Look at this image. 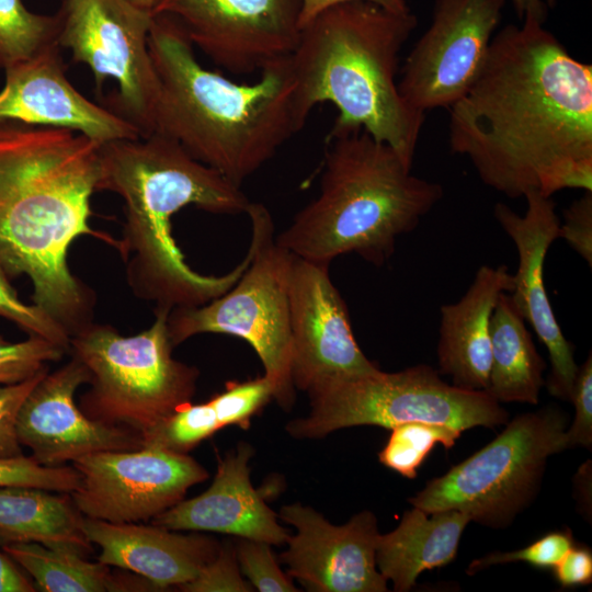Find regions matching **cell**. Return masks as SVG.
<instances>
[{
	"instance_id": "obj_1",
	"label": "cell",
	"mask_w": 592,
	"mask_h": 592,
	"mask_svg": "<svg viewBox=\"0 0 592 592\" xmlns=\"http://www.w3.org/2000/svg\"><path fill=\"white\" fill-rule=\"evenodd\" d=\"M448 143L510 198L592 191V66L527 18L499 30L449 109Z\"/></svg>"
},
{
	"instance_id": "obj_2",
	"label": "cell",
	"mask_w": 592,
	"mask_h": 592,
	"mask_svg": "<svg viewBox=\"0 0 592 592\" xmlns=\"http://www.w3.org/2000/svg\"><path fill=\"white\" fill-rule=\"evenodd\" d=\"M100 146L66 128L0 119V267L32 281L33 303L69 337L92 322L94 294L68 266L79 236L118 242L89 227Z\"/></svg>"
},
{
	"instance_id": "obj_3",
	"label": "cell",
	"mask_w": 592,
	"mask_h": 592,
	"mask_svg": "<svg viewBox=\"0 0 592 592\" xmlns=\"http://www.w3.org/2000/svg\"><path fill=\"white\" fill-rule=\"evenodd\" d=\"M124 202L125 225L117 249L134 294L156 308L203 305L230 288L249 255L221 276L203 275L186 262L172 236V216L193 205L213 214L247 213L240 186L191 157L159 133L101 144L96 191Z\"/></svg>"
},
{
	"instance_id": "obj_4",
	"label": "cell",
	"mask_w": 592,
	"mask_h": 592,
	"mask_svg": "<svg viewBox=\"0 0 592 592\" xmlns=\"http://www.w3.org/2000/svg\"><path fill=\"white\" fill-rule=\"evenodd\" d=\"M148 44L159 78L155 133L231 183L241 187L304 127L291 55L239 83L203 67L168 14H153Z\"/></svg>"
},
{
	"instance_id": "obj_5",
	"label": "cell",
	"mask_w": 592,
	"mask_h": 592,
	"mask_svg": "<svg viewBox=\"0 0 592 592\" xmlns=\"http://www.w3.org/2000/svg\"><path fill=\"white\" fill-rule=\"evenodd\" d=\"M417 24L411 10L366 1L337 4L305 24L291 54L303 113L332 103L338 116L330 134L363 129L412 168L425 113L401 96L397 73Z\"/></svg>"
},
{
	"instance_id": "obj_6",
	"label": "cell",
	"mask_w": 592,
	"mask_h": 592,
	"mask_svg": "<svg viewBox=\"0 0 592 592\" xmlns=\"http://www.w3.org/2000/svg\"><path fill=\"white\" fill-rule=\"evenodd\" d=\"M442 196L441 184L414 175L390 146L365 130L329 134L319 193L275 242L311 262L330 264L355 253L379 266Z\"/></svg>"
},
{
	"instance_id": "obj_7",
	"label": "cell",
	"mask_w": 592,
	"mask_h": 592,
	"mask_svg": "<svg viewBox=\"0 0 592 592\" xmlns=\"http://www.w3.org/2000/svg\"><path fill=\"white\" fill-rule=\"evenodd\" d=\"M169 312L155 308L151 326L136 335L92 321L70 337L68 352L90 373L78 403L89 419L143 435L191 402L200 371L172 356Z\"/></svg>"
},
{
	"instance_id": "obj_8",
	"label": "cell",
	"mask_w": 592,
	"mask_h": 592,
	"mask_svg": "<svg viewBox=\"0 0 592 592\" xmlns=\"http://www.w3.org/2000/svg\"><path fill=\"white\" fill-rule=\"evenodd\" d=\"M246 214L251 221V242L244 271L214 299L171 309L168 331L173 346L202 333L244 340L275 387L274 400L289 410L295 401L288 298L293 254L275 242L273 220L264 205L251 202Z\"/></svg>"
},
{
	"instance_id": "obj_9",
	"label": "cell",
	"mask_w": 592,
	"mask_h": 592,
	"mask_svg": "<svg viewBox=\"0 0 592 592\" xmlns=\"http://www.w3.org/2000/svg\"><path fill=\"white\" fill-rule=\"evenodd\" d=\"M307 395L308 414L285 426L297 440H318L356 425L391 430L403 423L424 422L464 432L475 426L494 429L509 421L508 411L488 392L449 385L425 364L396 373L377 369L333 379Z\"/></svg>"
},
{
	"instance_id": "obj_10",
	"label": "cell",
	"mask_w": 592,
	"mask_h": 592,
	"mask_svg": "<svg viewBox=\"0 0 592 592\" xmlns=\"http://www.w3.org/2000/svg\"><path fill=\"white\" fill-rule=\"evenodd\" d=\"M568 425V415L553 405L519 414L408 502L426 513L457 510L482 526L508 527L535 500L549 457L569 448Z\"/></svg>"
},
{
	"instance_id": "obj_11",
	"label": "cell",
	"mask_w": 592,
	"mask_h": 592,
	"mask_svg": "<svg viewBox=\"0 0 592 592\" xmlns=\"http://www.w3.org/2000/svg\"><path fill=\"white\" fill-rule=\"evenodd\" d=\"M57 15L59 47L91 69L99 90L113 80L115 112L135 125L141 137L153 134L159 98L148 44L153 13L128 0H64Z\"/></svg>"
},
{
	"instance_id": "obj_12",
	"label": "cell",
	"mask_w": 592,
	"mask_h": 592,
	"mask_svg": "<svg viewBox=\"0 0 592 592\" xmlns=\"http://www.w3.org/2000/svg\"><path fill=\"white\" fill-rule=\"evenodd\" d=\"M81 481L70 497L83 516L113 522L152 520L208 478L187 454L155 446L91 453L70 463Z\"/></svg>"
},
{
	"instance_id": "obj_13",
	"label": "cell",
	"mask_w": 592,
	"mask_h": 592,
	"mask_svg": "<svg viewBox=\"0 0 592 592\" xmlns=\"http://www.w3.org/2000/svg\"><path fill=\"white\" fill-rule=\"evenodd\" d=\"M508 0H435L431 23L401 69L398 89L418 111L449 109L476 80Z\"/></svg>"
},
{
	"instance_id": "obj_14",
	"label": "cell",
	"mask_w": 592,
	"mask_h": 592,
	"mask_svg": "<svg viewBox=\"0 0 592 592\" xmlns=\"http://www.w3.org/2000/svg\"><path fill=\"white\" fill-rule=\"evenodd\" d=\"M194 47L235 75L289 56L299 39L301 0H161Z\"/></svg>"
},
{
	"instance_id": "obj_15",
	"label": "cell",
	"mask_w": 592,
	"mask_h": 592,
	"mask_svg": "<svg viewBox=\"0 0 592 592\" xmlns=\"http://www.w3.org/2000/svg\"><path fill=\"white\" fill-rule=\"evenodd\" d=\"M329 266L293 254L291 369L295 389L306 392L333 379L379 369L354 338L346 304L330 278Z\"/></svg>"
},
{
	"instance_id": "obj_16",
	"label": "cell",
	"mask_w": 592,
	"mask_h": 592,
	"mask_svg": "<svg viewBox=\"0 0 592 592\" xmlns=\"http://www.w3.org/2000/svg\"><path fill=\"white\" fill-rule=\"evenodd\" d=\"M280 517L294 526L280 560L286 573L311 592H385L376 565L377 517L363 510L334 525L300 502L283 505Z\"/></svg>"
},
{
	"instance_id": "obj_17",
	"label": "cell",
	"mask_w": 592,
	"mask_h": 592,
	"mask_svg": "<svg viewBox=\"0 0 592 592\" xmlns=\"http://www.w3.org/2000/svg\"><path fill=\"white\" fill-rule=\"evenodd\" d=\"M89 382L88 368L71 356L58 369L47 372L24 399L16 435L41 465L64 466L91 453L143 447L139 433L91 420L80 410L75 395Z\"/></svg>"
},
{
	"instance_id": "obj_18",
	"label": "cell",
	"mask_w": 592,
	"mask_h": 592,
	"mask_svg": "<svg viewBox=\"0 0 592 592\" xmlns=\"http://www.w3.org/2000/svg\"><path fill=\"white\" fill-rule=\"evenodd\" d=\"M527 208L519 215L504 203H497L493 215L513 241L519 257L511 297L526 322L546 346L550 372L545 382L549 394L570 401L579 369L574 346L566 339L555 317L544 282V265L553 242L559 238L560 220L551 197L532 190L524 195Z\"/></svg>"
},
{
	"instance_id": "obj_19",
	"label": "cell",
	"mask_w": 592,
	"mask_h": 592,
	"mask_svg": "<svg viewBox=\"0 0 592 592\" xmlns=\"http://www.w3.org/2000/svg\"><path fill=\"white\" fill-rule=\"evenodd\" d=\"M60 47L53 44L4 70L0 119L66 128L104 144L141 137L129 121L93 103L68 80Z\"/></svg>"
},
{
	"instance_id": "obj_20",
	"label": "cell",
	"mask_w": 592,
	"mask_h": 592,
	"mask_svg": "<svg viewBox=\"0 0 592 592\" xmlns=\"http://www.w3.org/2000/svg\"><path fill=\"white\" fill-rule=\"evenodd\" d=\"M253 448L241 442L218 459L210 486L200 496L182 500L151 520L174 531L213 532L236 537L286 544L291 532L281 526L276 513L250 481L249 460Z\"/></svg>"
},
{
	"instance_id": "obj_21",
	"label": "cell",
	"mask_w": 592,
	"mask_h": 592,
	"mask_svg": "<svg viewBox=\"0 0 592 592\" xmlns=\"http://www.w3.org/2000/svg\"><path fill=\"white\" fill-rule=\"evenodd\" d=\"M83 532L100 548L98 561L132 571L156 590L193 581L217 556L220 543L159 525L113 523L83 516Z\"/></svg>"
},
{
	"instance_id": "obj_22",
	"label": "cell",
	"mask_w": 592,
	"mask_h": 592,
	"mask_svg": "<svg viewBox=\"0 0 592 592\" xmlns=\"http://www.w3.org/2000/svg\"><path fill=\"white\" fill-rule=\"evenodd\" d=\"M513 284V274L505 265H481L463 297L441 307L437 363L452 385L486 391L493 310L500 295L511 293Z\"/></svg>"
},
{
	"instance_id": "obj_23",
	"label": "cell",
	"mask_w": 592,
	"mask_h": 592,
	"mask_svg": "<svg viewBox=\"0 0 592 592\" xmlns=\"http://www.w3.org/2000/svg\"><path fill=\"white\" fill-rule=\"evenodd\" d=\"M469 522V516L457 510L426 513L412 506L394 531L379 534L378 571L392 582L396 592L411 590L423 571L444 567L456 558Z\"/></svg>"
},
{
	"instance_id": "obj_24",
	"label": "cell",
	"mask_w": 592,
	"mask_h": 592,
	"mask_svg": "<svg viewBox=\"0 0 592 592\" xmlns=\"http://www.w3.org/2000/svg\"><path fill=\"white\" fill-rule=\"evenodd\" d=\"M33 488L0 487V544L38 543L88 557L93 546L83 528V515L70 496Z\"/></svg>"
},
{
	"instance_id": "obj_25",
	"label": "cell",
	"mask_w": 592,
	"mask_h": 592,
	"mask_svg": "<svg viewBox=\"0 0 592 592\" xmlns=\"http://www.w3.org/2000/svg\"><path fill=\"white\" fill-rule=\"evenodd\" d=\"M491 362L486 392L498 402L537 405L546 363L510 293H502L491 319Z\"/></svg>"
},
{
	"instance_id": "obj_26",
	"label": "cell",
	"mask_w": 592,
	"mask_h": 592,
	"mask_svg": "<svg viewBox=\"0 0 592 592\" xmlns=\"http://www.w3.org/2000/svg\"><path fill=\"white\" fill-rule=\"evenodd\" d=\"M1 548L34 580L36 591L105 592L148 591L156 588L146 579L113 573L110 566L91 562L79 554L38 543H9Z\"/></svg>"
},
{
	"instance_id": "obj_27",
	"label": "cell",
	"mask_w": 592,
	"mask_h": 592,
	"mask_svg": "<svg viewBox=\"0 0 592 592\" xmlns=\"http://www.w3.org/2000/svg\"><path fill=\"white\" fill-rule=\"evenodd\" d=\"M59 20L27 9L23 0H0V69L57 44Z\"/></svg>"
},
{
	"instance_id": "obj_28",
	"label": "cell",
	"mask_w": 592,
	"mask_h": 592,
	"mask_svg": "<svg viewBox=\"0 0 592 592\" xmlns=\"http://www.w3.org/2000/svg\"><path fill=\"white\" fill-rule=\"evenodd\" d=\"M462 431L433 423L409 422L391 429L390 436L378 453L379 462L399 475L413 479L418 468L436 444L452 448Z\"/></svg>"
},
{
	"instance_id": "obj_29",
	"label": "cell",
	"mask_w": 592,
	"mask_h": 592,
	"mask_svg": "<svg viewBox=\"0 0 592 592\" xmlns=\"http://www.w3.org/2000/svg\"><path fill=\"white\" fill-rule=\"evenodd\" d=\"M221 426L209 400L187 402L141 435L143 446L187 454Z\"/></svg>"
},
{
	"instance_id": "obj_30",
	"label": "cell",
	"mask_w": 592,
	"mask_h": 592,
	"mask_svg": "<svg viewBox=\"0 0 592 592\" xmlns=\"http://www.w3.org/2000/svg\"><path fill=\"white\" fill-rule=\"evenodd\" d=\"M275 397V387L261 376L246 382H231L224 391L209 399L221 426L238 425L247 429L251 418Z\"/></svg>"
},
{
	"instance_id": "obj_31",
	"label": "cell",
	"mask_w": 592,
	"mask_h": 592,
	"mask_svg": "<svg viewBox=\"0 0 592 592\" xmlns=\"http://www.w3.org/2000/svg\"><path fill=\"white\" fill-rule=\"evenodd\" d=\"M66 351L37 335L10 342L0 335V388L21 383L59 361Z\"/></svg>"
},
{
	"instance_id": "obj_32",
	"label": "cell",
	"mask_w": 592,
	"mask_h": 592,
	"mask_svg": "<svg viewBox=\"0 0 592 592\" xmlns=\"http://www.w3.org/2000/svg\"><path fill=\"white\" fill-rule=\"evenodd\" d=\"M80 481L81 476L72 465L43 466L32 456L23 454L0 457V487H33L70 494Z\"/></svg>"
},
{
	"instance_id": "obj_33",
	"label": "cell",
	"mask_w": 592,
	"mask_h": 592,
	"mask_svg": "<svg viewBox=\"0 0 592 592\" xmlns=\"http://www.w3.org/2000/svg\"><path fill=\"white\" fill-rule=\"evenodd\" d=\"M569 528L549 532L528 546L513 551H493L473 560L466 572L474 576L491 566L525 562L538 569H551L573 546Z\"/></svg>"
},
{
	"instance_id": "obj_34",
	"label": "cell",
	"mask_w": 592,
	"mask_h": 592,
	"mask_svg": "<svg viewBox=\"0 0 592 592\" xmlns=\"http://www.w3.org/2000/svg\"><path fill=\"white\" fill-rule=\"evenodd\" d=\"M234 544L239 570L251 587L260 592L299 591L281 570L270 544L244 537H237Z\"/></svg>"
},
{
	"instance_id": "obj_35",
	"label": "cell",
	"mask_w": 592,
	"mask_h": 592,
	"mask_svg": "<svg viewBox=\"0 0 592 592\" xmlns=\"http://www.w3.org/2000/svg\"><path fill=\"white\" fill-rule=\"evenodd\" d=\"M0 317L12 321L29 335L42 337L68 352L70 339L68 333L41 307L24 304L1 267Z\"/></svg>"
},
{
	"instance_id": "obj_36",
	"label": "cell",
	"mask_w": 592,
	"mask_h": 592,
	"mask_svg": "<svg viewBox=\"0 0 592 592\" xmlns=\"http://www.w3.org/2000/svg\"><path fill=\"white\" fill-rule=\"evenodd\" d=\"M187 592L252 591L251 584L242 580L236 558L235 544L227 539L220 544L217 556L191 582L179 587Z\"/></svg>"
},
{
	"instance_id": "obj_37",
	"label": "cell",
	"mask_w": 592,
	"mask_h": 592,
	"mask_svg": "<svg viewBox=\"0 0 592 592\" xmlns=\"http://www.w3.org/2000/svg\"><path fill=\"white\" fill-rule=\"evenodd\" d=\"M570 401L574 406V418L568 425L566 435L569 448L592 447V355L579 366Z\"/></svg>"
},
{
	"instance_id": "obj_38",
	"label": "cell",
	"mask_w": 592,
	"mask_h": 592,
	"mask_svg": "<svg viewBox=\"0 0 592 592\" xmlns=\"http://www.w3.org/2000/svg\"><path fill=\"white\" fill-rule=\"evenodd\" d=\"M47 372L48 367L21 383L0 388V457L23 454L16 435V417L26 396Z\"/></svg>"
},
{
	"instance_id": "obj_39",
	"label": "cell",
	"mask_w": 592,
	"mask_h": 592,
	"mask_svg": "<svg viewBox=\"0 0 592 592\" xmlns=\"http://www.w3.org/2000/svg\"><path fill=\"white\" fill-rule=\"evenodd\" d=\"M558 236L592 266V191H584L563 210Z\"/></svg>"
},
{
	"instance_id": "obj_40",
	"label": "cell",
	"mask_w": 592,
	"mask_h": 592,
	"mask_svg": "<svg viewBox=\"0 0 592 592\" xmlns=\"http://www.w3.org/2000/svg\"><path fill=\"white\" fill-rule=\"evenodd\" d=\"M555 580L562 588H577L592 582V551L584 545L573 544L551 568Z\"/></svg>"
},
{
	"instance_id": "obj_41",
	"label": "cell",
	"mask_w": 592,
	"mask_h": 592,
	"mask_svg": "<svg viewBox=\"0 0 592 592\" xmlns=\"http://www.w3.org/2000/svg\"><path fill=\"white\" fill-rule=\"evenodd\" d=\"M352 1L372 2L395 12L410 11L407 0H301L300 29L322 11Z\"/></svg>"
},
{
	"instance_id": "obj_42",
	"label": "cell",
	"mask_w": 592,
	"mask_h": 592,
	"mask_svg": "<svg viewBox=\"0 0 592 592\" xmlns=\"http://www.w3.org/2000/svg\"><path fill=\"white\" fill-rule=\"evenodd\" d=\"M35 584L23 573L19 565L0 549V592H34Z\"/></svg>"
},
{
	"instance_id": "obj_43",
	"label": "cell",
	"mask_w": 592,
	"mask_h": 592,
	"mask_svg": "<svg viewBox=\"0 0 592 592\" xmlns=\"http://www.w3.org/2000/svg\"><path fill=\"white\" fill-rule=\"evenodd\" d=\"M516 16L522 21L531 18L545 23L548 11L554 8L557 0H510Z\"/></svg>"
},
{
	"instance_id": "obj_44",
	"label": "cell",
	"mask_w": 592,
	"mask_h": 592,
	"mask_svg": "<svg viewBox=\"0 0 592 592\" xmlns=\"http://www.w3.org/2000/svg\"><path fill=\"white\" fill-rule=\"evenodd\" d=\"M133 4L153 13L161 0H128Z\"/></svg>"
}]
</instances>
